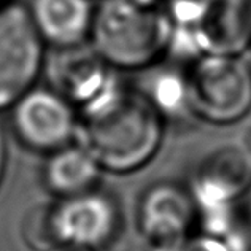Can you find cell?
<instances>
[{"instance_id": "obj_14", "label": "cell", "mask_w": 251, "mask_h": 251, "mask_svg": "<svg viewBox=\"0 0 251 251\" xmlns=\"http://www.w3.org/2000/svg\"><path fill=\"white\" fill-rule=\"evenodd\" d=\"M21 235L30 250L52 251L59 248V240L52 216V203H37L25 213Z\"/></svg>"}, {"instance_id": "obj_4", "label": "cell", "mask_w": 251, "mask_h": 251, "mask_svg": "<svg viewBox=\"0 0 251 251\" xmlns=\"http://www.w3.org/2000/svg\"><path fill=\"white\" fill-rule=\"evenodd\" d=\"M43 40L27 8L0 6V108L27 92L42 70Z\"/></svg>"}, {"instance_id": "obj_11", "label": "cell", "mask_w": 251, "mask_h": 251, "mask_svg": "<svg viewBox=\"0 0 251 251\" xmlns=\"http://www.w3.org/2000/svg\"><path fill=\"white\" fill-rule=\"evenodd\" d=\"M29 13L42 40L57 48L81 45L94 16L89 0H32Z\"/></svg>"}, {"instance_id": "obj_3", "label": "cell", "mask_w": 251, "mask_h": 251, "mask_svg": "<svg viewBox=\"0 0 251 251\" xmlns=\"http://www.w3.org/2000/svg\"><path fill=\"white\" fill-rule=\"evenodd\" d=\"M193 115L213 124H229L251 107V74L237 56L203 54L186 75Z\"/></svg>"}, {"instance_id": "obj_18", "label": "cell", "mask_w": 251, "mask_h": 251, "mask_svg": "<svg viewBox=\"0 0 251 251\" xmlns=\"http://www.w3.org/2000/svg\"><path fill=\"white\" fill-rule=\"evenodd\" d=\"M5 156H6V151H5V137H3L2 124H0V181H2L3 170H5Z\"/></svg>"}, {"instance_id": "obj_6", "label": "cell", "mask_w": 251, "mask_h": 251, "mask_svg": "<svg viewBox=\"0 0 251 251\" xmlns=\"http://www.w3.org/2000/svg\"><path fill=\"white\" fill-rule=\"evenodd\" d=\"M52 216L59 245L80 251H97L124 218L110 196L94 189L52 203Z\"/></svg>"}, {"instance_id": "obj_8", "label": "cell", "mask_w": 251, "mask_h": 251, "mask_svg": "<svg viewBox=\"0 0 251 251\" xmlns=\"http://www.w3.org/2000/svg\"><path fill=\"white\" fill-rule=\"evenodd\" d=\"M251 184V157L242 145L224 143L202 157L193 180L194 205L234 202Z\"/></svg>"}, {"instance_id": "obj_7", "label": "cell", "mask_w": 251, "mask_h": 251, "mask_svg": "<svg viewBox=\"0 0 251 251\" xmlns=\"http://www.w3.org/2000/svg\"><path fill=\"white\" fill-rule=\"evenodd\" d=\"M50 76L54 91L80 111L102 102L121 86L111 65L94 50L81 48V45L61 48L51 61Z\"/></svg>"}, {"instance_id": "obj_17", "label": "cell", "mask_w": 251, "mask_h": 251, "mask_svg": "<svg viewBox=\"0 0 251 251\" xmlns=\"http://www.w3.org/2000/svg\"><path fill=\"white\" fill-rule=\"evenodd\" d=\"M151 251H230V248L220 239L201 234L194 237L186 235L176 242L167 243V245L153 247Z\"/></svg>"}, {"instance_id": "obj_1", "label": "cell", "mask_w": 251, "mask_h": 251, "mask_svg": "<svg viewBox=\"0 0 251 251\" xmlns=\"http://www.w3.org/2000/svg\"><path fill=\"white\" fill-rule=\"evenodd\" d=\"M75 135L97 164L111 172L143 167L162 142V116L142 92L120 86L102 102L80 111Z\"/></svg>"}, {"instance_id": "obj_9", "label": "cell", "mask_w": 251, "mask_h": 251, "mask_svg": "<svg viewBox=\"0 0 251 251\" xmlns=\"http://www.w3.org/2000/svg\"><path fill=\"white\" fill-rule=\"evenodd\" d=\"M196 216L191 193L172 183H157L142 196L137 224L151 245L159 247L186 237Z\"/></svg>"}, {"instance_id": "obj_19", "label": "cell", "mask_w": 251, "mask_h": 251, "mask_svg": "<svg viewBox=\"0 0 251 251\" xmlns=\"http://www.w3.org/2000/svg\"><path fill=\"white\" fill-rule=\"evenodd\" d=\"M242 147H243V150L247 151V153L250 154V157H251V124L247 127V130H245V134H243V137H242Z\"/></svg>"}, {"instance_id": "obj_16", "label": "cell", "mask_w": 251, "mask_h": 251, "mask_svg": "<svg viewBox=\"0 0 251 251\" xmlns=\"http://www.w3.org/2000/svg\"><path fill=\"white\" fill-rule=\"evenodd\" d=\"M153 245L138 227L137 221L132 223L123 218L121 224L113 235L97 251H151Z\"/></svg>"}, {"instance_id": "obj_10", "label": "cell", "mask_w": 251, "mask_h": 251, "mask_svg": "<svg viewBox=\"0 0 251 251\" xmlns=\"http://www.w3.org/2000/svg\"><path fill=\"white\" fill-rule=\"evenodd\" d=\"M191 29L202 56H237L251 40V6L247 0H218L208 15Z\"/></svg>"}, {"instance_id": "obj_20", "label": "cell", "mask_w": 251, "mask_h": 251, "mask_svg": "<svg viewBox=\"0 0 251 251\" xmlns=\"http://www.w3.org/2000/svg\"><path fill=\"white\" fill-rule=\"evenodd\" d=\"M67 251H80V250H67Z\"/></svg>"}, {"instance_id": "obj_12", "label": "cell", "mask_w": 251, "mask_h": 251, "mask_svg": "<svg viewBox=\"0 0 251 251\" xmlns=\"http://www.w3.org/2000/svg\"><path fill=\"white\" fill-rule=\"evenodd\" d=\"M100 169L83 147L65 145L51 153L43 170V178L51 193L65 199L94 189L100 176Z\"/></svg>"}, {"instance_id": "obj_5", "label": "cell", "mask_w": 251, "mask_h": 251, "mask_svg": "<svg viewBox=\"0 0 251 251\" xmlns=\"http://www.w3.org/2000/svg\"><path fill=\"white\" fill-rule=\"evenodd\" d=\"M13 126L25 147L52 153L76 132L72 103L52 89H29L13 103Z\"/></svg>"}, {"instance_id": "obj_15", "label": "cell", "mask_w": 251, "mask_h": 251, "mask_svg": "<svg viewBox=\"0 0 251 251\" xmlns=\"http://www.w3.org/2000/svg\"><path fill=\"white\" fill-rule=\"evenodd\" d=\"M175 27H196L218 0H164Z\"/></svg>"}, {"instance_id": "obj_2", "label": "cell", "mask_w": 251, "mask_h": 251, "mask_svg": "<svg viewBox=\"0 0 251 251\" xmlns=\"http://www.w3.org/2000/svg\"><path fill=\"white\" fill-rule=\"evenodd\" d=\"M172 30L164 0H103L89 37L92 50L111 67L142 69L167 52Z\"/></svg>"}, {"instance_id": "obj_13", "label": "cell", "mask_w": 251, "mask_h": 251, "mask_svg": "<svg viewBox=\"0 0 251 251\" xmlns=\"http://www.w3.org/2000/svg\"><path fill=\"white\" fill-rule=\"evenodd\" d=\"M150 103L164 118L183 120L193 115L189 100L188 76L176 70H159L147 83V91L142 92Z\"/></svg>"}]
</instances>
